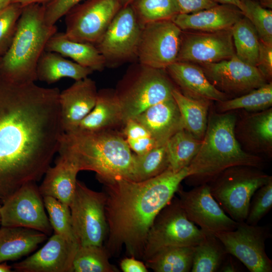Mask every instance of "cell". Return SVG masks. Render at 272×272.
I'll return each instance as SVG.
<instances>
[{
	"mask_svg": "<svg viewBox=\"0 0 272 272\" xmlns=\"http://www.w3.org/2000/svg\"><path fill=\"white\" fill-rule=\"evenodd\" d=\"M217 3L228 4L235 6L240 9L244 13V7L241 0H215Z\"/></svg>",
	"mask_w": 272,
	"mask_h": 272,
	"instance_id": "obj_49",
	"label": "cell"
},
{
	"mask_svg": "<svg viewBox=\"0 0 272 272\" xmlns=\"http://www.w3.org/2000/svg\"><path fill=\"white\" fill-rule=\"evenodd\" d=\"M227 252L241 261L251 272H271L272 261L265 243L271 236L269 226L238 222L235 229L216 233Z\"/></svg>",
	"mask_w": 272,
	"mask_h": 272,
	"instance_id": "obj_12",
	"label": "cell"
},
{
	"mask_svg": "<svg viewBox=\"0 0 272 272\" xmlns=\"http://www.w3.org/2000/svg\"><path fill=\"white\" fill-rule=\"evenodd\" d=\"M175 88L165 70L133 62L114 89L124 123L149 107L172 98Z\"/></svg>",
	"mask_w": 272,
	"mask_h": 272,
	"instance_id": "obj_6",
	"label": "cell"
},
{
	"mask_svg": "<svg viewBox=\"0 0 272 272\" xmlns=\"http://www.w3.org/2000/svg\"><path fill=\"white\" fill-rule=\"evenodd\" d=\"M13 3V0H0V12Z\"/></svg>",
	"mask_w": 272,
	"mask_h": 272,
	"instance_id": "obj_52",
	"label": "cell"
},
{
	"mask_svg": "<svg viewBox=\"0 0 272 272\" xmlns=\"http://www.w3.org/2000/svg\"><path fill=\"white\" fill-rule=\"evenodd\" d=\"M228 253L220 240L211 233L194 246L191 272L219 271Z\"/></svg>",
	"mask_w": 272,
	"mask_h": 272,
	"instance_id": "obj_32",
	"label": "cell"
},
{
	"mask_svg": "<svg viewBox=\"0 0 272 272\" xmlns=\"http://www.w3.org/2000/svg\"><path fill=\"white\" fill-rule=\"evenodd\" d=\"M12 266L8 264L7 262L0 263V272H10L11 271Z\"/></svg>",
	"mask_w": 272,
	"mask_h": 272,
	"instance_id": "obj_50",
	"label": "cell"
},
{
	"mask_svg": "<svg viewBox=\"0 0 272 272\" xmlns=\"http://www.w3.org/2000/svg\"><path fill=\"white\" fill-rule=\"evenodd\" d=\"M179 14H190L210 8L218 3L215 0H175Z\"/></svg>",
	"mask_w": 272,
	"mask_h": 272,
	"instance_id": "obj_45",
	"label": "cell"
},
{
	"mask_svg": "<svg viewBox=\"0 0 272 272\" xmlns=\"http://www.w3.org/2000/svg\"><path fill=\"white\" fill-rule=\"evenodd\" d=\"M104 245L79 246L73 262V272H119L109 261Z\"/></svg>",
	"mask_w": 272,
	"mask_h": 272,
	"instance_id": "obj_36",
	"label": "cell"
},
{
	"mask_svg": "<svg viewBox=\"0 0 272 272\" xmlns=\"http://www.w3.org/2000/svg\"><path fill=\"white\" fill-rule=\"evenodd\" d=\"M169 168L166 144L156 147L147 152L133 153V170L131 179L146 180L161 174Z\"/></svg>",
	"mask_w": 272,
	"mask_h": 272,
	"instance_id": "obj_35",
	"label": "cell"
},
{
	"mask_svg": "<svg viewBox=\"0 0 272 272\" xmlns=\"http://www.w3.org/2000/svg\"><path fill=\"white\" fill-rule=\"evenodd\" d=\"M79 246L54 234L40 249L12 267L19 272H73Z\"/></svg>",
	"mask_w": 272,
	"mask_h": 272,
	"instance_id": "obj_18",
	"label": "cell"
},
{
	"mask_svg": "<svg viewBox=\"0 0 272 272\" xmlns=\"http://www.w3.org/2000/svg\"><path fill=\"white\" fill-rule=\"evenodd\" d=\"M268 82L272 78V44L259 41V50L256 66Z\"/></svg>",
	"mask_w": 272,
	"mask_h": 272,
	"instance_id": "obj_44",
	"label": "cell"
},
{
	"mask_svg": "<svg viewBox=\"0 0 272 272\" xmlns=\"http://www.w3.org/2000/svg\"><path fill=\"white\" fill-rule=\"evenodd\" d=\"M172 96L179 110L184 129L201 140L207 129L211 101L189 98L177 88L173 90Z\"/></svg>",
	"mask_w": 272,
	"mask_h": 272,
	"instance_id": "obj_29",
	"label": "cell"
},
{
	"mask_svg": "<svg viewBox=\"0 0 272 272\" xmlns=\"http://www.w3.org/2000/svg\"><path fill=\"white\" fill-rule=\"evenodd\" d=\"M1 206L0 205V209H1ZM0 222H1V213H0Z\"/></svg>",
	"mask_w": 272,
	"mask_h": 272,
	"instance_id": "obj_55",
	"label": "cell"
},
{
	"mask_svg": "<svg viewBox=\"0 0 272 272\" xmlns=\"http://www.w3.org/2000/svg\"><path fill=\"white\" fill-rule=\"evenodd\" d=\"M106 195L88 188L77 180L69 205L72 226L80 246H102L108 227L105 214Z\"/></svg>",
	"mask_w": 272,
	"mask_h": 272,
	"instance_id": "obj_9",
	"label": "cell"
},
{
	"mask_svg": "<svg viewBox=\"0 0 272 272\" xmlns=\"http://www.w3.org/2000/svg\"><path fill=\"white\" fill-rule=\"evenodd\" d=\"M206 233L187 217L175 196L156 216L148 232L143 259L166 247L194 246Z\"/></svg>",
	"mask_w": 272,
	"mask_h": 272,
	"instance_id": "obj_8",
	"label": "cell"
},
{
	"mask_svg": "<svg viewBox=\"0 0 272 272\" xmlns=\"http://www.w3.org/2000/svg\"><path fill=\"white\" fill-rule=\"evenodd\" d=\"M121 131L131 151L137 155L144 154L158 146L149 132L134 119L126 121Z\"/></svg>",
	"mask_w": 272,
	"mask_h": 272,
	"instance_id": "obj_40",
	"label": "cell"
},
{
	"mask_svg": "<svg viewBox=\"0 0 272 272\" xmlns=\"http://www.w3.org/2000/svg\"><path fill=\"white\" fill-rule=\"evenodd\" d=\"M83 0H50L44 4V20L47 25H54L56 22L74 7Z\"/></svg>",
	"mask_w": 272,
	"mask_h": 272,
	"instance_id": "obj_43",
	"label": "cell"
},
{
	"mask_svg": "<svg viewBox=\"0 0 272 272\" xmlns=\"http://www.w3.org/2000/svg\"><path fill=\"white\" fill-rule=\"evenodd\" d=\"M237 117L232 111L209 112L207 129L200 148L187 167L185 179L193 187L208 184L225 169L249 166L262 169L263 159L245 151L235 133Z\"/></svg>",
	"mask_w": 272,
	"mask_h": 272,
	"instance_id": "obj_4",
	"label": "cell"
},
{
	"mask_svg": "<svg viewBox=\"0 0 272 272\" xmlns=\"http://www.w3.org/2000/svg\"><path fill=\"white\" fill-rule=\"evenodd\" d=\"M45 50L70 57L93 72L102 71L106 67L104 58L95 45L72 40L65 36L64 32L54 33L47 41Z\"/></svg>",
	"mask_w": 272,
	"mask_h": 272,
	"instance_id": "obj_27",
	"label": "cell"
},
{
	"mask_svg": "<svg viewBox=\"0 0 272 272\" xmlns=\"http://www.w3.org/2000/svg\"><path fill=\"white\" fill-rule=\"evenodd\" d=\"M43 198L54 234L79 244L74 232L69 206L51 196Z\"/></svg>",
	"mask_w": 272,
	"mask_h": 272,
	"instance_id": "obj_38",
	"label": "cell"
},
{
	"mask_svg": "<svg viewBox=\"0 0 272 272\" xmlns=\"http://www.w3.org/2000/svg\"><path fill=\"white\" fill-rule=\"evenodd\" d=\"M130 5L142 27L155 22L172 20L179 14L175 0H134Z\"/></svg>",
	"mask_w": 272,
	"mask_h": 272,
	"instance_id": "obj_37",
	"label": "cell"
},
{
	"mask_svg": "<svg viewBox=\"0 0 272 272\" xmlns=\"http://www.w3.org/2000/svg\"><path fill=\"white\" fill-rule=\"evenodd\" d=\"M1 59H2V57L0 56V70H1Z\"/></svg>",
	"mask_w": 272,
	"mask_h": 272,
	"instance_id": "obj_54",
	"label": "cell"
},
{
	"mask_svg": "<svg viewBox=\"0 0 272 272\" xmlns=\"http://www.w3.org/2000/svg\"><path fill=\"white\" fill-rule=\"evenodd\" d=\"M50 0H13V3H18L22 7L34 4H44Z\"/></svg>",
	"mask_w": 272,
	"mask_h": 272,
	"instance_id": "obj_48",
	"label": "cell"
},
{
	"mask_svg": "<svg viewBox=\"0 0 272 272\" xmlns=\"http://www.w3.org/2000/svg\"><path fill=\"white\" fill-rule=\"evenodd\" d=\"M235 136L246 152L271 156L272 108L254 112L244 116L235 126Z\"/></svg>",
	"mask_w": 272,
	"mask_h": 272,
	"instance_id": "obj_21",
	"label": "cell"
},
{
	"mask_svg": "<svg viewBox=\"0 0 272 272\" xmlns=\"http://www.w3.org/2000/svg\"><path fill=\"white\" fill-rule=\"evenodd\" d=\"M180 205L187 218L205 233L215 234L233 230L238 222L231 219L212 195L208 184L189 191L179 187L176 191Z\"/></svg>",
	"mask_w": 272,
	"mask_h": 272,
	"instance_id": "obj_15",
	"label": "cell"
},
{
	"mask_svg": "<svg viewBox=\"0 0 272 272\" xmlns=\"http://www.w3.org/2000/svg\"><path fill=\"white\" fill-rule=\"evenodd\" d=\"M123 124L121 106L114 89L104 88L98 91L96 101L92 110L71 131L121 130Z\"/></svg>",
	"mask_w": 272,
	"mask_h": 272,
	"instance_id": "obj_24",
	"label": "cell"
},
{
	"mask_svg": "<svg viewBox=\"0 0 272 272\" xmlns=\"http://www.w3.org/2000/svg\"><path fill=\"white\" fill-rule=\"evenodd\" d=\"M47 235L32 229L2 226L0 228V263L16 260L35 250Z\"/></svg>",
	"mask_w": 272,
	"mask_h": 272,
	"instance_id": "obj_26",
	"label": "cell"
},
{
	"mask_svg": "<svg viewBox=\"0 0 272 272\" xmlns=\"http://www.w3.org/2000/svg\"><path fill=\"white\" fill-rule=\"evenodd\" d=\"M271 177L257 167L236 166L224 170L208 185L226 214L235 221L242 222L246 219L254 193Z\"/></svg>",
	"mask_w": 272,
	"mask_h": 272,
	"instance_id": "obj_7",
	"label": "cell"
},
{
	"mask_svg": "<svg viewBox=\"0 0 272 272\" xmlns=\"http://www.w3.org/2000/svg\"><path fill=\"white\" fill-rule=\"evenodd\" d=\"M122 8L119 0H86L64 16L65 36L96 45Z\"/></svg>",
	"mask_w": 272,
	"mask_h": 272,
	"instance_id": "obj_11",
	"label": "cell"
},
{
	"mask_svg": "<svg viewBox=\"0 0 272 272\" xmlns=\"http://www.w3.org/2000/svg\"><path fill=\"white\" fill-rule=\"evenodd\" d=\"M193 251L194 246L164 248L145 260V264L155 272L191 271Z\"/></svg>",
	"mask_w": 272,
	"mask_h": 272,
	"instance_id": "obj_30",
	"label": "cell"
},
{
	"mask_svg": "<svg viewBox=\"0 0 272 272\" xmlns=\"http://www.w3.org/2000/svg\"><path fill=\"white\" fill-rule=\"evenodd\" d=\"M57 88L0 78V200L40 180L58 151L62 129Z\"/></svg>",
	"mask_w": 272,
	"mask_h": 272,
	"instance_id": "obj_1",
	"label": "cell"
},
{
	"mask_svg": "<svg viewBox=\"0 0 272 272\" xmlns=\"http://www.w3.org/2000/svg\"><path fill=\"white\" fill-rule=\"evenodd\" d=\"M57 152L72 161L80 171L95 172L101 182L131 179L133 153L121 130L64 132Z\"/></svg>",
	"mask_w": 272,
	"mask_h": 272,
	"instance_id": "obj_3",
	"label": "cell"
},
{
	"mask_svg": "<svg viewBox=\"0 0 272 272\" xmlns=\"http://www.w3.org/2000/svg\"><path fill=\"white\" fill-rule=\"evenodd\" d=\"M142 29L131 6L122 7L96 45L106 67H116L137 60Z\"/></svg>",
	"mask_w": 272,
	"mask_h": 272,
	"instance_id": "obj_10",
	"label": "cell"
},
{
	"mask_svg": "<svg viewBox=\"0 0 272 272\" xmlns=\"http://www.w3.org/2000/svg\"><path fill=\"white\" fill-rule=\"evenodd\" d=\"M244 16L237 7L218 4L190 14H179L172 21L183 31H217L231 28Z\"/></svg>",
	"mask_w": 272,
	"mask_h": 272,
	"instance_id": "obj_23",
	"label": "cell"
},
{
	"mask_svg": "<svg viewBox=\"0 0 272 272\" xmlns=\"http://www.w3.org/2000/svg\"><path fill=\"white\" fill-rule=\"evenodd\" d=\"M231 30L236 56L245 63L256 66L260 39L253 25L244 16Z\"/></svg>",
	"mask_w": 272,
	"mask_h": 272,
	"instance_id": "obj_33",
	"label": "cell"
},
{
	"mask_svg": "<svg viewBox=\"0 0 272 272\" xmlns=\"http://www.w3.org/2000/svg\"><path fill=\"white\" fill-rule=\"evenodd\" d=\"M93 72L90 69L66 59L58 53L46 50L40 56L36 70L37 80L48 84L54 83L63 78L80 80Z\"/></svg>",
	"mask_w": 272,
	"mask_h": 272,
	"instance_id": "obj_28",
	"label": "cell"
},
{
	"mask_svg": "<svg viewBox=\"0 0 272 272\" xmlns=\"http://www.w3.org/2000/svg\"><path fill=\"white\" fill-rule=\"evenodd\" d=\"M244 15L255 29L259 39L272 44V11L254 0H241Z\"/></svg>",
	"mask_w": 272,
	"mask_h": 272,
	"instance_id": "obj_39",
	"label": "cell"
},
{
	"mask_svg": "<svg viewBox=\"0 0 272 272\" xmlns=\"http://www.w3.org/2000/svg\"><path fill=\"white\" fill-rule=\"evenodd\" d=\"M132 119L149 132L159 146L165 145L174 134L184 129L181 116L173 97L149 107Z\"/></svg>",
	"mask_w": 272,
	"mask_h": 272,
	"instance_id": "obj_22",
	"label": "cell"
},
{
	"mask_svg": "<svg viewBox=\"0 0 272 272\" xmlns=\"http://www.w3.org/2000/svg\"><path fill=\"white\" fill-rule=\"evenodd\" d=\"M134 0H119L120 4H121L122 7L131 4V3Z\"/></svg>",
	"mask_w": 272,
	"mask_h": 272,
	"instance_id": "obj_53",
	"label": "cell"
},
{
	"mask_svg": "<svg viewBox=\"0 0 272 272\" xmlns=\"http://www.w3.org/2000/svg\"><path fill=\"white\" fill-rule=\"evenodd\" d=\"M272 105V82H268L245 94L216 102L217 111L224 113L238 109L258 112Z\"/></svg>",
	"mask_w": 272,
	"mask_h": 272,
	"instance_id": "obj_34",
	"label": "cell"
},
{
	"mask_svg": "<svg viewBox=\"0 0 272 272\" xmlns=\"http://www.w3.org/2000/svg\"><path fill=\"white\" fill-rule=\"evenodd\" d=\"M2 204L0 209L2 226L24 227L47 236L51 234L53 229L36 182L25 183Z\"/></svg>",
	"mask_w": 272,
	"mask_h": 272,
	"instance_id": "obj_13",
	"label": "cell"
},
{
	"mask_svg": "<svg viewBox=\"0 0 272 272\" xmlns=\"http://www.w3.org/2000/svg\"><path fill=\"white\" fill-rule=\"evenodd\" d=\"M201 140L184 129L174 134L166 144L168 168L177 172L188 167L197 154Z\"/></svg>",
	"mask_w": 272,
	"mask_h": 272,
	"instance_id": "obj_31",
	"label": "cell"
},
{
	"mask_svg": "<svg viewBox=\"0 0 272 272\" xmlns=\"http://www.w3.org/2000/svg\"><path fill=\"white\" fill-rule=\"evenodd\" d=\"M120 269L123 272H148L146 264L140 259L133 257L122 259L120 262Z\"/></svg>",
	"mask_w": 272,
	"mask_h": 272,
	"instance_id": "obj_46",
	"label": "cell"
},
{
	"mask_svg": "<svg viewBox=\"0 0 272 272\" xmlns=\"http://www.w3.org/2000/svg\"><path fill=\"white\" fill-rule=\"evenodd\" d=\"M181 31L172 20L155 22L143 26L137 61L151 67L165 70L176 61Z\"/></svg>",
	"mask_w": 272,
	"mask_h": 272,
	"instance_id": "obj_14",
	"label": "cell"
},
{
	"mask_svg": "<svg viewBox=\"0 0 272 272\" xmlns=\"http://www.w3.org/2000/svg\"><path fill=\"white\" fill-rule=\"evenodd\" d=\"M55 166L49 167L38 186L41 195L51 196L69 206L74 195L78 167L67 158L59 156Z\"/></svg>",
	"mask_w": 272,
	"mask_h": 272,
	"instance_id": "obj_25",
	"label": "cell"
},
{
	"mask_svg": "<svg viewBox=\"0 0 272 272\" xmlns=\"http://www.w3.org/2000/svg\"><path fill=\"white\" fill-rule=\"evenodd\" d=\"M238 271V268H237V266L232 258L231 255L228 254L219 271L236 272Z\"/></svg>",
	"mask_w": 272,
	"mask_h": 272,
	"instance_id": "obj_47",
	"label": "cell"
},
{
	"mask_svg": "<svg viewBox=\"0 0 272 272\" xmlns=\"http://www.w3.org/2000/svg\"><path fill=\"white\" fill-rule=\"evenodd\" d=\"M260 3L262 6L271 9L272 0H254Z\"/></svg>",
	"mask_w": 272,
	"mask_h": 272,
	"instance_id": "obj_51",
	"label": "cell"
},
{
	"mask_svg": "<svg viewBox=\"0 0 272 272\" xmlns=\"http://www.w3.org/2000/svg\"><path fill=\"white\" fill-rule=\"evenodd\" d=\"M235 54L231 28L211 32L182 30L176 61L210 63Z\"/></svg>",
	"mask_w": 272,
	"mask_h": 272,
	"instance_id": "obj_16",
	"label": "cell"
},
{
	"mask_svg": "<svg viewBox=\"0 0 272 272\" xmlns=\"http://www.w3.org/2000/svg\"><path fill=\"white\" fill-rule=\"evenodd\" d=\"M23 7L12 3L0 12V56L9 48L14 37Z\"/></svg>",
	"mask_w": 272,
	"mask_h": 272,
	"instance_id": "obj_41",
	"label": "cell"
},
{
	"mask_svg": "<svg viewBox=\"0 0 272 272\" xmlns=\"http://www.w3.org/2000/svg\"><path fill=\"white\" fill-rule=\"evenodd\" d=\"M165 71L176 88L187 97L216 102L229 99L209 81L198 64L176 61Z\"/></svg>",
	"mask_w": 272,
	"mask_h": 272,
	"instance_id": "obj_20",
	"label": "cell"
},
{
	"mask_svg": "<svg viewBox=\"0 0 272 272\" xmlns=\"http://www.w3.org/2000/svg\"><path fill=\"white\" fill-rule=\"evenodd\" d=\"M98 94L96 83L87 77L75 81L60 92L61 123L64 132L73 130L95 106Z\"/></svg>",
	"mask_w": 272,
	"mask_h": 272,
	"instance_id": "obj_19",
	"label": "cell"
},
{
	"mask_svg": "<svg viewBox=\"0 0 272 272\" xmlns=\"http://www.w3.org/2000/svg\"><path fill=\"white\" fill-rule=\"evenodd\" d=\"M188 175L187 167L167 169L151 179H118L102 182L106 195L108 233L103 245L110 257L124 247L127 255L142 259L147 237L156 216L174 196Z\"/></svg>",
	"mask_w": 272,
	"mask_h": 272,
	"instance_id": "obj_2",
	"label": "cell"
},
{
	"mask_svg": "<svg viewBox=\"0 0 272 272\" xmlns=\"http://www.w3.org/2000/svg\"><path fill=\"white\" fill-rule=\"evenodd\" d=\"M44 4L23 7L12 42L2 57L0 78L18 84L35 82L38 61L56 26L46 24Z\"/></svg>",
	"mask_w": 272,
	"mask_h": 272,
	"instance_id": "obj_5",
	"label": "cell"
},
{
	"mask_svg": "<svg viewBox=\"0 0 272 272\" xmlns=\"http://www.w3.org/2000/svg\"><path fill=\"white\" fill-rule=\"evenodd\" d=\"M198 65L209 81L228 96H241L268 83L256 66L245 63L235 54L219 62Z\"/></svg>",
	"mask_w": 272,
	"mask_h": 272,
	"instance_id": "obj_17",
	"label": "cell"
},
{
	"mask_svg": "<svg viewBox=\"0 0 272 272\" xmlns=\"http://www.w3.org/2000/svg\"><path fill=\"white\" fill-rule=\"evenodd\" d=\"M272 208V177L259 188L252 197L245 222L256 225Z\"/></svg>",
	"mask_w": 272,
	"mask_h": 272,
	"instance_id": "obj_42",
	"label": "cell"
}]
</instances>
